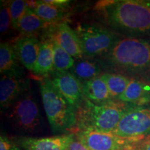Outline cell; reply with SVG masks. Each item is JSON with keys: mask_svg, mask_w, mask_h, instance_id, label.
<instances>
[{"mask_svg": "<svg viewBox=\"0 0 150 150\" xmlns=\"http://www.w3.org/2000/svg\"><path fill=\"white\" fill-rule=\"evenodd\" d=\"M97 59L106 72L150 82V38L120 37L109 51Z\"/></svg>", "mask_w": 150, "mask_h": 150, "instance_id": "cell-1", "label": "cell"}, {"mask_svg": "<svg viewBox=\"0 0 150 150\" xmlns=\"http://www.w3.org/2000/svg\"><path fill=\"white\" fill-rule=\"evenodd\" d=\"M95 8L117 34L138 38L150 35V0L106 1Z\"/></svg>", "mask_w": 150, "mask_h": 150, "instance_id": "cell-2", "label": "cell"}, {"mask_svg": "<svg viewBox=\"0 0 150 150\" xmlns=\"http://www.w3.org/2000/svg\"><path fill=\"white\" fill-rule=\"evenodd\" d=\"M131 107L117 99L101 103L84 97L76 108V131L112 133L125 112Z\"/></svg>", "mask_w": 150, "mask_h": 150, "instance_id": "cell-3", "label": "cell"}, {"mask_svg": "<svg viewBox=\"0 0 150 150\" xmlns=\"http://www.w3.org/2000/svg\"><path fill=\"white\" fill-rule=\"evenodd\" d=\"M42 104L53 134H62L76 129V110L56 90L50 78L39 81Z\"/></svg>", "mask_w": 150, "mask_h": 150, "instance_id": "cell-4", "label": "cell"}, {"mask_svg": "<svg viewBox=\"0 0 150 150\" xmlns=\"http://www.w3.org/2000/svg\"><path fill=\"white\" fill-rule=\"evenodd\" d=\"M4 112L8 125L18 132L31 134L42 130V118L31 89Z\"/></svg>", "mask_w": 150, "mask_h": 150, "instance_id": "cell-5", "label": "cell"}, {"mask_svg": "<svg viewBox=\"0 0 150 150\" xmlns=\"http://www.w3.org/2000/svg\"><path fill=\"white\" fill-rule=\"evenodd\" d=\"M83 56L99 57L109 51L120 38L119 35L106 27L81 24L75 29Z\"/></svg>", "mask_w": 150, "mask_h": 150, "instance_id": "cell-6", "label": "cell"}, {"mask_svg": "<svg viewBox=\"0 0 150 150\" xmlns=\"http://www.w3.org/2000/svg\"><path fill=\"white\" fill-rule=\"evenodd\" d=\"M112 134L139 142L150 135V108L131 107L125 112Z\"/></svg>", "mask_w": 150, "mask_h": 150, "instance_id": "cell-7", "label": "cell"}, {"mask_svg": "<svg viewBox=\"0 0 150 150\" xmlns=\"http://www.w3.org/2000/svg\"><path fill=\"white\" fill-rule=\"evenodd\" d=\"M75 136L89 150H134L138 142L112 133L76 131Z\"/></svg>", "mask_w": 150, "mask_h": 150, "instance_id": "cell-8", "label": "cell"}, {"mask_svg": "<svg viewBox=\"0 0 150 150\" xmlns=\"http://www.w3.org/2000/svg\"><path fill=\"white\" fill-rule=\"evenodd\" d=\"M31 89L30 81L22 69L1 74L0 79V106L4 112L17 99Z\"/></svg>", "mask_w": 150, "mask_h": 150, "instance_id": "cell-9", "label": "cell"}, {"mask_svg": "<svg viewBox=\"0 0 150 150\" xmlns=\"http://www.w3.org/2000/svg\"><path fill=\"white\" fill-rule=\"evenodd\" d=\"M56 90L76 110L83 102L82 83L70 71H53L49 76Z\"/></svg>", "mask_w": 150, "mask_h": 150, "instance_id": "cell-10", "label": "cell"}, {"mask_svg": "<svg viewBox=\"0 0 150 150\" xmlns=\"http://www.w3.org/2000/svg\"><path fill=\"white\" fill-rule=\"evenodd\" d=\"M47 36L57 41L61 47L75 60L83 58V53L77 35L67 22L56 24L49 30Z\"/></svg>", "mask_w": 150, "mask_h": 150, "instance_id": "cell-11", "label": "cell"}, {"mask_svg": "<svg viewBox=\"0 0 150 150\" xmlns=\"http://www.w3.org/2000/svg\"><path fill=\"white\" fill-rule=\"evenodd\" d=\"M73 136L71 134L41 138L22 137L15 142L24 150H67Z\"/></svg>", "mask_w": 150, "mask_h": 150, "instance_id": "cell-12", "label": "cell"}, {"mask_svg": "<svg viewBox=\"0 0 150 150\" xmlns=\"http://www.w3.org/2000/svg\"><path fill=\"white\" fill-rule=\"evenodd\" d=\"M41 42L32 35H24L17 39L13 45L18 61L31 72L36 63Z\"/></svg>", "mask_w": 150, "mask_h": 150, "instance_id": "cell-13", "label": "cell"}, {"mask_svg": "<svg viewBox=\"0 0 150 150\" xmlns=\"http://www.w3.org/2000/svg\"><path fill=\"white\" fill-rule=\"evenodd\" d=\"M117 100L125 104L142 106L150 102V84L137 79H131L126 91Z\"/></svg>", "mask_w": 150, "mask_h": 150, "instance_id": "cell-14", "label": "cell"}, {"mask_svg": "<svg viewBox=\"0 0 150 150\" xmlns=\"http://www.w3.org/2000/svg\"><path fill=\"white\" fill-rule=\"evenodd\" d=\"M54 71V49L52 40L46 38L40 43V50L33 72L41 79L47 78Z\"/></svg>", "mask_w": 150, "mask_h": 150, "instance_id": "cell-15", "label": "cell"}, {"mask_svg": "<svg viewBox=\"0 0 150 150\" xmlns=\"http://www.w3.org/2000/svg\"><path fill=\"white\" fill-rule=\"evenodd\" d=\"M101 70L102 67L97 61L81 58L75 60L74 65L69 71L83 83L100 76Z\"/></svg>", "mask_w": 150, "mask_h": 150, "instance_id": "cell-16", "label": "cell"}, {"mask_svg": "<svg viewBox=\"0 0 150 150\" xmlns=\"http://www.w3.org/2000/svg\"><path fill=\"white\" fill-rule=\"evenodd\" d=\"M84 97L95 103H101L112 99L106 82L101 77L93 79L82 83Z\"/></svg>", "mask_w": 150, "mask_h": 150, "instance_id": "cell-17", "label": "cell"}, {"mask_svg": "<svg viewBox=\"0 0 150 150\" xmlns=\"http://www.w3.org/2000/svg\"><path fill=\"white\" fill-rule=\"evenodd\" d=\"M27 5L49 24L59 23L65 16V9L54 6L43 1H27Z\"/></svg>", "mask_w": 150, "mask_h": 150, "instance_id": "cell-18", "label": "cell"}, {"mask_svg": "<svg viewBox=\"0 0 150 150\" xmlns=\"http://www.w3.org/2000/svg\"><path fill=\"white\" fill-rule=\"evenodd\" d=\"M49 25L29 7L19 22L17 30L24 35H32Z\"/></svg>", "mask_w": 150, "mask_h": 150, "instance_id": "cell-19", "label": "cell"}, {"mask_svg": "<svg viewBox=\"0 0 150 150\" xmlns=\"http://www.w3.org/2000/svg\"><path fill=\"white\" fill-rule=\"evenodd\" d=\"M14 46L9 42H1L0 44V72L1 74L20 70Z\"/></svg>", "mask_w": 150, "mask_h": 150, "instance_id": "cell-20", "label": "cell"}, {"mask_svg": "<svg viewBox=\"0 0 150 150\" xmlns=\"http://www.w3.org/2000/svg\"><path fill=\"white\" fill-rule=\"evenodd\" d=\"M100 76L106 82L110 97L112 99H118L126 91L131 79L124 75L110 72H105L101 74Z\"/></svg>", "mask_w": 150, "mask_h": 150, "instance_id": "cell-21", "label": "cell"}, {"mask_svg": "<svg viewBox=\"0 0 150 150\" xmlns=\"http://www.w3.org/2000/svg\"><path fill=\"white\" fill-rule=\"evenodd\" d=\"M48 38V37H47ZM52 40L54 49V71H68L74 64L75 59L61 47L54 39Z\"/></svg>", "mask_w": 150, "mask_h": 150, "instance_id": "cell-22", "label": "cell"}, {"mask_svg": "<svg viewBox=\"0 0 150 150\" xmlns=\"http://www.w3.org/2000/svg\"><path fill=\"white\" fill-rule=\"evenodd\" d=\"M27 8V1L22 0H14L10 1V12L12 21V27L17 29L18 24L25 13Z\"/></svg>", "mask_w": 150, "mask_h": 150, "instance_id": "cell-23", "label": "cell"}, {"mask_svg": "<svg viewBox=\"0 0 150 150\" xmlns=\"http://www.w3.org/2000/svg\"><path fill=\"white\" fill-rule=\"evenodd\" d=\"M12 27V21L10 12V1H1L0 9V32L4 35L8 32L10 27Z\"/></svg>", "mask_w": 150, "mask_h": 150, "instance_id": "cell-24", "label": "cell"}, {"mask_svg": "<svg viewBox=\"0 0 150 150\" xmlns=\"http://www.w3.org/2000/svg\"><path fill=\"white\" fill-rule=\"evenodd\" d=\"M0 150H22L16 142L8 139L4 135L0 137Z\"/></svg>", "mask_w": 150, "mask_h": 150, "instance_id": "cell-25", "label": "cell"}, {"mask_svg": "<svg viewBox=\"0 0 150 150\" xmlns=\"http://www.w3.org/2000/svg\"><path fill=\"white\" fill-rule=\"evenodd\" d=\"M67 150H89L83 143H81L77 138L75 134L70 140L68 146L67 147Z\"/></svg>", "mask_w": 150, "mask_h": 150, "instance_id": "cell-26", "label": "cell"}, {"mask_svg": "<svg viewBox=\"0 0 150 150\" xmlns=\"http://www.w3.org/2000/svg\"><path fill=\"white\" fill-rule=\"evenodd\" d=\"M43 1L50 5L54 6L63 9L66 8L67 6H69L70 3V1H68V0H43Z\"/></svg>", "mask_w": 150, "mask_h": 150, "instance_id": "cell-27", "label": "cell"}, {"mask_svg": "<svg viewBox=\"0 0 150 150\" xmlns=\"http://www.w3.org/2000/svg\"><path fill=\"white\" fill-rule=\"evenodd\" d=\"M134 150H150V135L138 142Z\"/></svg>", "mask_w": 150, "mask_h": 150, "instance_id": "cell-28", "label": "cell"}]
</instances>
